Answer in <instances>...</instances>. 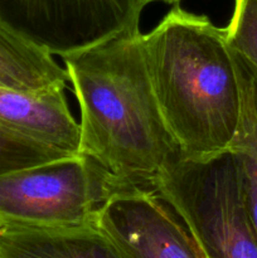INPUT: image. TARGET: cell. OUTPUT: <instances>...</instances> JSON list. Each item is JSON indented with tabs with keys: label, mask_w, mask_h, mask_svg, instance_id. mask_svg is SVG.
Segmentation results:
<instances>
[{
	"label": "cell",
	"mask_w": 257,
	"mask_h": 258,
	"mask_svg": "<svg viewBox=\"0 0 257 258\" xmlns=\"http://www.w3.org/2000/svg\"><path fill=\"white\" fill-rule=\"evenodd\" d=\"M224 33L229 47L257 70V0H234Z\"/></svg>",
	"instance_id": "7c38bea8"
},
{
	"label": "cell",
	"mask_w": 257,
	"mask_h": 258,
	"mask_svg": "<svg viewBox=\"0 0 257 258\" xmlns=\"http://www.w3.org/2000/svg\"><path fill=\"white\" fill-rule=\"evenodd\" d=\"M231 50L241 92V113L229 150L236 156L247 209L257 233V70L243 55Z\"/></svg>",
	"instance_id": "30bf717a"
},
{
	"label": "cell",
	"mask_w": 257,
	"mask_h": 258,
	"mask_svg": "<svg viewBox=\"0 0 257 258\" xmlns=\"http://www.w3.org/2000/svg\"><path fill=\"white\" fill-rule=\"evenodd\" d=\"M112 186L107 174L81 154L0 174V231L92 223Z\"/></svg>",
	"instance_id": "277c9868"
},
{
	"label": "cell",
	"mask_w": 257,
	"mask_h": 258,
	"mask_svg": "<svg viewBox=\"0 0 257 258\" xmlns=\"http://www.w3.org/2000/svg\"><path fill=\"white\" fill-rule=\"evenodd\" d=\"M62 60L80 106L78 154L100 166L113 185L151 188L181 154L159 108L140 30Z\"/></svg>",
	"instance_id": "6da1fadb"
},
{
	"label": "cell",
	"mask_w": 257,
	"mask_h": 258,
	"mask_svg": "<svg viewBox=\"0 0 257 258\" xmlns=\"http://www.w3.org/2000/svg\"><path fill=\"white\" fill-rule=\"evenodd\" d=\"M73 155L19 135L0 125V174Z\"/></svg>",
	"instance_id": "8fae6325"
},
{
	"label": "cell",
	"mask_w": 257,
	"mask_h": 258,
	"mask_svg": "<svg viewBox=\"0 0 257 258\" xmlns=\"http://www.w3.org/2000/svg\"><path fill=\"white\" fill-rule=\"evenodd\" d=\"M67 81V72L50 53L0 22V87L43 91Z\"/></svg>",
	"instance_id": "9c48e42d"
},
{
	"label": "cell",
	"mask_w": 257,
	"mask_h": 258,
	"mask_svg": "<svg viewBox=\"0 0 257 258\" xmlns=\"http://www.w3.org/2000/svg\"><path fill=\"white\" fill-rule=\"evenodd\" d=\"M92 223L126 258H207L180 217L150 186L113 185Z\"/></svg>",
	"instance_id": "8992f818"
},
{
	"label": "cell",
	"mask_w": 257,
	"mask_h": 258,
	"mask_svg": "<svg viewBox=\"0 0 257 258\" xmlns=\"http://www.w3.org/2000/svg\"><path fill=\"white\" fill-rule=\"evenodd\" d=\"M155 2H163V3H169V4H174V3H178L180 2V0H139L140 5L143 7V9L148 4H151V3H155Z\"/></svg>",
	"instance_id": "4fadbf2b"
},
{
	"label": "cell",
	"mask_w": 257,
	"mask_h": 258,
	"mask_svg": "<svg viewBox=\"0 0 257 258\" xmlns=\"http://www.w3.org/2000/svg\"><path fill=\"white\" fill-rule=\"evenodd\" d=\"M65 88L20 91L0 87V125L43 145L78 154L80 123L71 111Z\"/></svg>",
	"instance_id": "52a82bcc"
},
{
	"label": "cell",
	"mask_w": 257,
	"mask_h": 258,
	"mask_svg": "<svg viewBox=\"0 0 257 258\" xmlns=\"http://www.w3.org/2000/svg\"><path fill=\"white\" fill-rule=\"evenodd\" d=\"M0 258H126L93 223L0 231Z\"/></svg>",
	"instance_id": "ba28073f"
},
{
	"label": "cell",
	"mask_w": 257,
	"mask_h": 258,
	"mask_svg": "<svg viewBox=\"0 0 257 258\" xmlns=\"http://www.w3.org/2000/svg\"><path fill=\"white\" fill-rule=\"evenodd\" d=\"M151 188L180 217L207 258H257V233L231 150L201 160L179 159Z\"/></svg>",
	"instance_id": "3957f363"
},
{
	"label": "cell",
	"mask_w": 257,
	"mask_h": 258,
	"mask_svg": "<svg viewBox=\"0 0 257 258\" xmlns=\"http://www.w3.org/2000/svg\"><path fill=\"white\" fill-rule=\"evenodd\" d=\"M139 0H0V22L52 55L139 29Z\"/></svg>",
	"instance_id": "5b68a950"
},
{
	"label": "cell",
	"mask_w": 257,
	"mask_h": 258,
	"mask_svg": "<svg viewBox=\"0 0 257 258\" xmlns=\"http://www.w3.org/2000/svg\"><path fill=\"white\" fill-rule=\"evenodd\" d=\"M141 45L164 121L181 158L228 151L241 113V92L224 28L204 14L171 8Z\"/></svg>",
	"instance_id": "7a4b0ae2"
}]
</instances>
